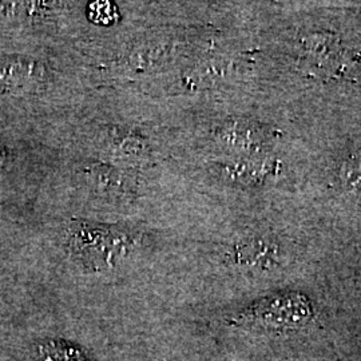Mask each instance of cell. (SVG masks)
I'll list each match as a JSON object with an SVG mask.
<instances>
[{"label":"cell","mask_w":361,"mask_h":361,"mask_svg":"<svg viewBox=\"0 0 361 361\" xmlns=\"http://www.w3.org/2000/svg\"><path fill=\"white\" fill-rule=\"evenodd\" d=\"M68 245L79 261L90 268L104 269L129 255L135 246V237L116 228L80 222L68 229Z\"/></svg>","instance_id":"6da1fadb"},{"label":"cell","mask_w":361,"mask_h":361,"mask_svg":"<svg viewBox=\"0 0 361 361\" xmlns=\"http://www.w3.org/2000/svg\"><path fill=\"white\" fill-rule=\"evenodd\" d=\"M312 316L310 301L298 293L277 295L261 300L238 317L241 323L255 324L271 329L298 328Z\"/></svg>","instance_id":"7a4b0ae2"},{"label":"cell","mask_w":361,"mask_h":361,"mask_svg":"<svg viewBox=\"0 0 361 361\" xmlns=\"http://www.w3.org/2000/svg\"><path fill=\"white\" fill-rule=\"evenodd\" d=\"M78 176L92 193L111 200L133 198L140 190V183L133 173L111 164H85L78 170Z\"/></svg>","instance_id":"3957f363"},{"label":"cell","mask_w":361,"mask_h":361,"mask_svg":"<svg viewBox=\"0 0 361 361\" xmlns=\"http://www.w3.org/2000/svg\"><path fill=\"white\" fill-rule=\"evenodd\" d=\"M47 79V67L37 59L0 58V95H26L38 91Z\"/></svg>","instance_id":"277c9868"},{"label":"cell","mask_w":361,"mask_h":361,"mask_svg":"<svg viewBox=\"0 0 361 361\" xmlns=\"http://www.w3.org/2000/svg\"><path fill=\"white\" fill-rule=\"evenodd\" d=\"M219 146L235 157L258 155L265 150L269 134L262 126L246 119H233L216 131Z\"/></svg>","instance_id":"5b68a950"},{"label":"cell","mask_w":361,"mask_h":361,"mask_svg":"<svg viewBox=\"0 0 361 361\" xmlns=\"http://www.w3.org/2000/svg\"><path fill=\"white\" fill-rule=\"evenodd\" d=\"M276 171V162L262 155L237 157L213 166V173L219 180L244 188L264 185Z\"/></svg>","instance_id":"8992f818"},{"label":"cell","mask_w":361,"mask_h":361,"mask_svg":"<svg viewBox=\"0 0 361 361\" xmlns=\"http://www.w3.org/2000/svg\"><path fill=\"white\" fill-rule=\"evenodd\" d=\"M102 152L116 162L140 164L150 157L152 147L142 134L113 128L102 135Z\"/></svg>","instance_id":"52a82bcc"},{"label":"cell","mask_w":361,"mask_h":361,"mask_svg":"<svg viewBox=\"0 0 361 361\" xmlns=\"http://www.w3.org/2000/svg\"><path fill=\"white\" fill-rule=\"evenodd\" d=\"M276 247L264 240H244L234 247L235 261L246 267H265L273 261Z\"/></svg>","instance_id":"ba28073f"},{"label":"cell","mask_w":361,"mask_h":361,"mask_svg":"<svg viewBox=\"0 0 361 361\" xmlns=\"http://www.w3.org/2000/svg\"><path fill=\"white\" fill-rule=\"evenodd\" d=\"M39 356L43 361H87L82 350L59 341L39 345Z\"/></svg>","instance_id":"9c48e42d"},{"label":"cell","mask_w":361,"mask_h":361,"mask_svg":"<svg viewBox=\"0 0 361 361\" xmlns=\"http://www.w3.org/2000/svg\"><path fill=\"white\" fill-rule=\"evenodd\" d=\"M87 15L92 23L102 25V26H110L114 25L119 19V11L114 3L107 0H99L90 3L87 7Z\"/></svg>","instance_id":"30bf717a"},{"label":"cell","mask_w":361,"mask_h":361,"mask_svg":"<svg viewBox=\"0 0 361 361\" xmlns=\"http://www.w3.org/2000/svg\"><path fill=\"white\" fill-rule=\"evenodd\" d=\"M340 180L350 190H361V150L349 155L340 169Z\"/></svg>","instance_id":"8fae6325"},{"label":"cell","mask_w":361,"mask_h":361,"mask_svg":"<svg viewBox=\"0 0 361 361\" xmlns=\"http://www.w3.org/2000/svg\"><path fill=\"white\" fill-rule=\"evenodd\" d=\"M8 161V152L7 149L0 143V169L3 168Z\"/></svg>","instance_id":"7c38bea8"}]
</instances>
